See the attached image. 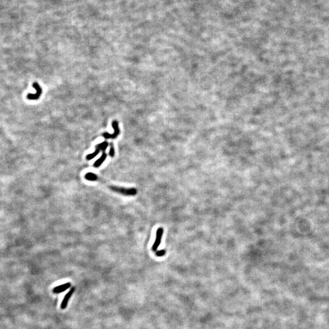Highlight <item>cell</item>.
<instances>
[{
    "mask_svg": "<svg viewBox=\"0 0 329 329\" xmlns=\"http://www.w3.org/2000/svg\"><path fill=\"white\" fill-rule=\"evenodd\" d=\"M109 154L111 157H114L115 156V149H114V145L112 143H110V150H109Z\"/></svg>",
    "mask_w": 329,
    "mask_h": 329,
    "instance_id": "obj_11",
    "label": "cell"
},
{
    "mask_svg": "<svg viewBox=\"0 0 329 329\" xmlns=\"http://www.w3.org/2000/svg\"><path fill=\"white\" fill-rule=\"evenodd\" d=\"M165 253V251L164 250H160L159 251H157L156 252V255L158 256V257H162V256H164Z\"/></svg>",
    "mask_w": 329,
    "mask_h": 329,
    "instance_id": "obj_12",
    "label": "cell"
},
{
    "mask_svg": "<svg viewBox=\"0 0 329 329\" xmlns=\"http://www.w3.org/2000/svg\"><path fill=\"white\" fill-rule=\"evenodd\" d=\"M107 154L106 152H102V155L100 157V159H98L93 164V166L95 168H99L103 162L106 160L107 159Z\"/></svg>",
    "mask_w": 329,
    "mask_h": 329,
    "instance_id": "obj_7",
    "label": "cell"
},
{
    "mask_svg": "<svg viewBox=\"0 0 329 329\" xmlns=\"http://www.w3.org/2000/svg\"><path fill=\"white\" fill-rule=\"evenodd\" d=\"M95 148H96V149H95V151L94 152H93V153H91V154H88V155L86 156V159H87V160H92L93 158H95V157H96V155L100 152V151H101V150L98 146H95Z\"/></svg>",
    "mask_w": 329,
    "mask_h": 329,
    "instance_id": "obj_8",
    "label": "cell"
},
{
    "mask_svg": "<svg viewBox=\"0 0 329 329\" xmlns=\"http://www.w3.org/2000/svg\"><path fill=\"white\" fill-rule=\"evenodd\" d=\"M108 145H109V143L107 141H103L101 143H99V144L96 145V146H98L102 152H105L106 149H107V148L108 147Z\"/></svg>",
    "mask_w": 329,
    "mask_h": 329,
    "instance_id": "obj_10",
    "label": "cell"
},
{
    "mask_svg": "<svg viewBox=\"0 0 329 329\" xmlns=\"http://www.w3.org/2000/svg\"><path fill=\"white\" fill-rule=\"evenodd\" d=\"M32 86L34 89H36V93L35 94L29 93L27 95V98L29 100H37L42 93V89L41 88V87L40 86V85L37 82H34Z\"/></svg>",
    "mask_w": 329,
    "mask_h": 329,
    "instance_id": "obj_3",
    "label": "cell"
},
{
    "mask_svg": "<svg viewBox=\"0 0 329 329\" xmlns=\"http://www.w3.org/2000/svg\"><path fill=\"white\" fill-rule=\"evenodd\" d=\"M74 291H75V288L73 287V288H72L70 290V291H69V292L65 295V296L64 297L63 301H62V304H61V308H62V310L66 308L67 305H68V301H69L70 299L71 298V296L73 295Z\"/></svg>",
    "mask_w": 329,
    "mask_h": 329,
    "instance_id": "obj_5",
    "label": "cell"
},
{
    "mask_svg": "<svg viewBox=\"0 0 329 329\" xmlns=\"http://www.w3.org/2000/svg\"><path fill=\"white\" fill-rule=\"evenodd\" d=\"M164 233V229L162 228H159L157 230L155 240L152 245V249L153 251H157L159 246H160L162 240V237Z\"/></svg>",
    "mask_w": 329,
    "mask_h": 329,
    "instance_id": "obj_4",
    "label": "cell"
},
{
    "mask_svg": "<svg viewBox=\"0 0 329 329\" xmlns=\"http://www.w3.org/2000/svg\"><path fill=\"white\" fill-rule=\"evenodd\" d=\"M71 286V283H64L62 285H61L58 287H56L54 288L53 290V292L54 293H61V292H62L63 291L66 290L67 289H68Z\"/></svg>",
    "mask_w": 329,
    "mask_h": 329,
    "instance_id": "obj_6",
    "label": "cell"
},
{
    "mask_svg": "<svg viewBox=\"0 0 329 329\" xmlns=\"http://www.w3.org/2000/svg\"><path fill=\"white\" fill-rule=\"evenodd\" d=\"M112 127L114 128V132L113 134H109L108 132H104L102 134V136L106 139H115L120 134V129L118 127V123L116 121H114L112 122Z\"/></svg>",
    "mask_w": 329,
    "mask_h": 329,
    "instance_id": "obj_2",
    "label": "cell"
},
{
    "mask_svg": "<svg viewBox=\"0 0 329 329\" xmlns=\"http://www.w3.org/2000/svg\"><path fill=\"white\" fill-rule=\"evenodd\" d=\"M85 179L90 181H96L98 180V176L91 172H89L85 175Z\"/></svg>",
    "mask_w": 329,
    "mask_h": 329,
    "instance_id": "obj_9",
    "label": "cell"
},
{
    "mask_svg": "<svg viewBox=\"0 0 329 329\" xmlns=\"http://www.w3.org/2000/svg\"><path fill=\"white\" fill-rule=\"evenodd\" d=\"M109 189L114 192L120 193L125 196H135L137 193V190L135 188H125L117 186H110Z\"/></svg>",
    "mask_w": 329,
    "mask_h": 329,
    "instance_id": "obj_1",
    "label": "cell"
}]
</instances>
